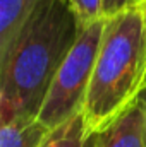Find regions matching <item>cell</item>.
I'll return each instance as SVG.
<instances>
[{
	"instance_id": "6da1fadb",
	"label": "cell",
	"mask_w": 146,
	"mask_h": 147,
	"mask_svg": "<svg viewBox=\"0 0 146 147\" xmlns=\"http://www.w3.org/2000/svg\"><path fill=\"white\" fill-rule=\"evenodd\" d=\"M79 22L65 0H41L0 55V123L38 118Z\"/></svg>"
},
{
	"instance_id": "7a4b0ae2",
	"label": "cell",
	"mask_w": 146,
	"mask_h": 147,
	"mask_svg": "<svg viewBox=\"0 0 146 147\" xmlns=\"http://www.w3.org/2000/svg\"><path fill=\"white\" fill-rule=\"evenodd\" d=\"M146 87V3L105 17L91 84L83 106L89 135L129 110Z\"/></svg>"
},
{
	"instance_id": "3957f363",
	"label": "cell",
	"mask_w": 146,
	"mask_h": 147,
	"mask_svg": "<svg viewBox=\"0 0 146 147\" xmlns=\"http://www.w3.org/2000/svg\"><path fill=\"white\" fill-rule=\"evenodd\" d=\"M103 28L105 17L79 26L76 43L55 74L38 115V118L48 128H55L57 125L72 118L76 113L83 111L103 36Z\"/></svg>"
},
{
	"instance_id": "277c9868",
	"label": "cell",
	"mask_w": 146,
	"mask_h": 147,
	"mask_svg": "<svg viewBox=\"0 0 146 147\" xmlns=\"http://www.w3.org/2000/svg\"><path fill=\"white\" fill-rule=\"evenodd\" d=\"M91 147H146L145 106L138 99L108 127L91 137Z\"/></svg>"
},
{
	"instance_id": "5b68a950",
	"label": "cell",
	"mask_w": 146,
	"mask_h": 147,
	"mask_svg": "<svg viewBox=\"0 0 146 147\" xmlns=\"http://www.w3.org/2000/svg\"><path fill=\"white\" fill-rule=\"evenodd\" d=\"M41 0H0V55L12 45Z\"/></svg>"
},
{
	"instance_id": "8992f818",
	"label": "cell",
	"mask_w": 146,
	"mask_h": 147,
	"mask_svg": "<svg viewBox=\"0 0 146 147\" xmlns=\"http://www.w3.org/2000/svg\"><path fill=\"white\" fill-rule=\"evenodd\" d=\"M50 130L40 118L0 123V147H40Z\"/></svg>"
},
{
	"instance_id": "52a82bcc",
	"label": "cell",
	"mask_w": 146,
	"mask_h": 147,
	"mask_svg": "<svg viewBox=\"0 0 146 147\" xmlns=\"http://www.w3.org/2000/svg\"><path fill=\"white\" fill-rule=\"evenodd\" d=\"M91 137L83 111L48 132L40 147H91Z\"/></svg>"
},
{
	"instance_id": "ba28073f",
	"label": "cell",
	"mask_w": 146,
	"mask_h": 147,
	"mask_svg": "<svg viewBox=\"0 0 146 147\" xmlns=\"http://www.w3.org/2000/svg\"><path fill=\"white\" fill-rule=\"evenodd\" d=\"M74 16L77 17L79 26L95 22L103 17V0H65Z\"/></svg>"
},
{
	"instance_id": "9c48e42d",
	"label": "cell",
	"mask_w": 146,
	"mask_h": 147,
	"mask_svg": "<svg viewBox=\"0 0 146 147\" xmlns=\"http://www.w3.org/2000/svg\"><path fill=\"white\" fill-rule=\"evenodd\" d=\"M134 3L138 2L136 0H103V17H112Z\"/></svg>"
},
{
	"instance_id": "30bf717a",
	"label": "cell",
	"mask_w": 146,
	"mask_h": 147,
	"mask_svg": "<svg viewBox=\"0 0 146 147\" xmlns=\"http://www.w3.org/2000/svg\"><path fill=\"white\" fill-rule=\"evenodd\" d=\"M139 101H141L143 106H145V115H146V87L143 89V92H141V96H139Z\"/></svg>"
},
{
	"instance_id": "8fae6325",
	"label": "cell",
	"mask_w": 146,
	"mask_h": 147,
	"mask_svg": "<svg viewBox=\"0 0 146 147\" xmlns=\"http://www.w3.org/2000/svg\"><path fill=\"white\" fill-rule=\"evenodd\" d=\"M138 3H146V0H136Z\"/></svg>"
}]
</instances>
